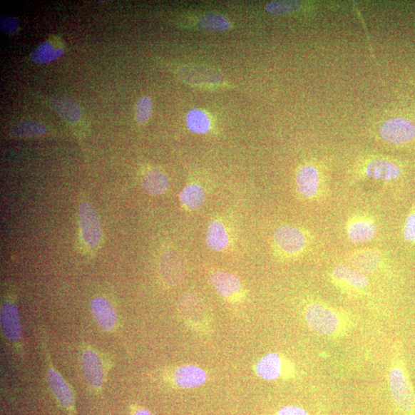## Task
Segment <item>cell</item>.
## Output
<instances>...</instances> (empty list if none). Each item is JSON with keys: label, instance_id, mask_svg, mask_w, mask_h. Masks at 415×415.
Here are the masks:
<instances>
[{"label": "cell", "instance_id": "obj_1", "mask_svg": "<svg viewBox=\"0 0 415 415\" xmlns=\"http://www.w3.org/2000/svg\"><path fill=\"white\" fill-rule=\"evenodd\" d=\"M304 319L312 332L331 339L345 337L355 325L354 317L350 312L322 301H312L306 304Z\"/></svg>", "mask_w": 415, "mask_h": 415}, {"label": "cell", "instance_id": "obj_2", "mask_svg": "<svg viewBox=\"0 0 415 415\" xmlns=\"http://www.w3.org/2000/svg\"><path fill=\"white\" fill-rule=\"evenodd\" d=\"M401 344L394 347L389 372V385L395 406L402 415H415V391Z\"/></svg>", "mask_w": 415, "mask_h": 415}, {"label": "cell", "instance_id": "obj_3", "mask_svg": "<svg viewBox=\"0 0 415 415\" xmlns=\"http://www.w3.org/2000/svg\"><path fill=\"white\" fill-rule=\"evenodd\" d=\"M312 240L309 231L292 225L279 227L273 235L275 250L285 259L297 258L307 252Z\"/></svg>", "mask_w": 415, "mask_h": 415}, {"label": "cell", "instance_id": "obj_4", "mask_svg": "<svg viewBox=\"0 0 415 415\" xmlns=\"http://www.w3.org/2000/svg\"><path fill=\"white\" fill-rule=\"evenodd\" d=\"M329 279L336 288L352 297H362L369 292L371 286L367 275L347 264L334 266Z\"/></svg>", "mask_w": 415, "mask_h": 415}, {"label": "cell", "instance_id": "obj_5", "mask_svg": "<svg viewBox=\"0 0 415 415\" xmlns=\"http://www.w3.org/2000/svg\"><path fill=\"white\" fill-rule=\"evenodd\" d=\"M295 185L299 195L309 201L321 200L328 189L319 170L312 164L300 168L296 174Z\"/></svg>", "mask_w": 415, "mask_h": 415}, {"label": "cell", "instance_id": "obj_6", "mask_svg": "<svg viewBox=\"0 0 415 415\" xmlns=\"http://www.w3.org/2000/svg\"><path fill=\"white\" fill-rule=\"evenodd\" d=\"M255 373L263 380L275 381L294 378L296 369L289 359L280 354L270 353L257 362Z\"/></svg>", "mask_w": 415, "mask_h": 415}, {"label": "cell", "instance_id": "obj_7", "mask_svg": "<svg viewBox=\"0 0 415 415\" xmlns=\"http://www.w3.org/2000/svg\"><path fill=\"white\" fill-rule=\"evenodd\" d=\"M345 232L352 243H368L376 236L378 224L374 217L369 213H355L346 222Z\"/></svg>", "mask_w": 415, "mask_h": 415}, {"label": "cell", "instance_id": "obj_8", "mask_svg": "<svg viewBox=\"0 0 415 415\" xmlns=\"http://www.w3.org/2000/svg\"><path fill=\"white\" fill-rule=\"evenodd\" d=\"M78 218L83 243L88 249H97L101 243L103 233L100 217L95 208L90 203H82Z\"/></svg>", "mask_w": 415, "mask_h": 415}, {"label": "cell", "instance_id": "obj_9", "mask_svg": "<svg viewBox=\"0 0 415 415\" xmlns=\"http://www.w3.org/2000/svg\"><path fill=\"white\" fill-rule=\"evenodd\" d=\"M381 136L392 145H406L415 138V126L406 118H395L384 123L380 128Z\"/></svg>", "mask_w": 415, "mask_h": 415}, {"label": "cell", "instance_id": "obj_10", "mask_svg": "<svg viewBox=\"0 0 415 415\" xmlns=\"http://www.w3.org/2000/svg\"><path fill=\"white\" fill-rule=\"evenodd\" d=\"M210 282L222 299L230 302H238L244 297V290L240 279L230 272H213Z\"/></svg>", "mask_w": 415, "mask_h": 415}, {"label": "cell", "instance_id": "obj_11", "mask_svg": "<svg viewBox=\"0 0 415 415\" xmlns=\"http://www.w3.org/2000/svg\"><path fill=\"white\" fill-rule=\"evenodd\" d=\"M362 172L364 177L385 183L396 181L402 175L401 165L387 159H375L367 162L362 168Z\"/></svg>", "mask_w": 415, "mask_h": 415}, {"label": "cell", "instance_id": "obj_12", "mask_svg": "<svg viewBox=\"0 0 415 415\" xmlns=\"http://www.w3.org/2000/svg\"><path fill=\"white\" fill-rule=\"evenodd\" d=\"M178 75L184 82L195 86H213L223 81L221 73L204 66H183L178 71Z\"/></svg>", "mask_w": 415, "mask_h": 415}, {"label": "cell", "instance_id": "obj_13", "mask_svg": "<svg viewBox=\"0 0 415 415\" xmlns=\"http://www.w3.org/2000/svg\"><path fill=\"white\" fill-rule=\"evenodd\" d=\"M180 311L188 324L193 327L202 329L209 324L205 305L195 295L188 294L180 301Z\"/></svg>", "mask_w": 415, "mask_h": 415}, {"label": "cell", "instance_id": "obj_14", "mask_svg": "<svg viewBox=\"0 0 415 415\" xmlns=\"http://www.w3.org/2000/svg\"><path fill=\"white\" fill-rule=\"evenodd\" d=\"M349 261L351 265L364 274H374L382 268L384 255L376 249H362L352 252Z\"/></svg>", "mask_w": 415, "mask_h": 415}, {"label": "cell", "instance_id": "obj_15", "mask_svg": "<svg viewBox=\"0 0 415 415\" xmlns=\"http://www.w3.org/2000/svg\"><path fill=\"white\" fill-rule=\"evenodd\" d=\"M82 365L87 382L96 389H101L105 379V368L98 354L92 349L84 351L82 357Z\"/></svg>", "mask_w": 415, "mask_h": 415}, {"label": "cell", "instance_id": "obj_16", "mask_svg": "<svg viewBox=\"0 0 415 415\" xmlns=\"http://www.w3.org/2000/svg\"><path fill=\"white\" fill-rule=\"evenodd\" d=\"M160 272L167 285H175L179 283L184 273L183 263L179 254L173 250L165 252L161 259Z\"/></svg>", "mask_w": 415, "mask_h": 415}, {"label": "cell", "instance_id": "obj_17", "mask_svg": "<svg viewBox=\"0 0 415 415\" xmlns=\"http://www.w3.org/2000/svg\"><path fill=\"white\" fill-rule=\"evenodd\" d=\"M173 379L178 387L191 389L205 384L207 374L202 368L195 365H183L175 370Z\"/></svg>", "mask_w": 415, "mask_h": 415}, {"label": "cell", "instance_id": "obj_18", "mask_svg": "<svg viewBox=\"0 0 415 415\" xmlns=\"http://www.w3.org/2000/svg\"><path fill=\"white\" fill-rule=\"evenodd\" d=\"M49 106L63 121L71 124H76L81 120L82 108L73 98L56 96L48 101Z\"/></svg>", "mask_w": 415, "mask_h": 415}, {"label": "cell", "instance_id": "obj_19", "mask_svg": "<svg viewBox=\"0 0 415 415\" xmlns=\"http://www.w3.org/2000/svg\"><path fill=\"white\" fill-rule=\"evenodd\" d=\"M93 317L100 328L106 332L114 329L117 322L116 312L110 301L98 297L91 304Z\"/></svg>", "mask_w": 415, "mask_h": 415}, {"label": "cell", "instance_id": "obj_20", "mask_svg": "<svg viewBox=\"0 0 415 415\" xmlns=\"http://www.w3.org/2000/svg\"><path fill=\"white\" fill-rule=\"evenodd\" d=\"M1 324L6 337L11 342L21 338V323L16 305L11 302H6L1 308Z\"/></svg>", "mask_w": 415, "mask_h": 415}, {"label": "cell", "instance_id": "obj_21", "mask_svg": "<svg viewBox=\"0 0 415 415\" xmlns=\"http://www.w3.org/2000/svg\"><path fill=\"white\" fill-rule=\"evenodd\" d=\"M47 379L49 388L56 399L63 406L71 409L74 405L73 392L61 374L57 372L52 365H48Z\"/></svg>", "mask_w": 415, "mask_h": 415}, {"label": "cell", "instance_id": "obj_22", "mask_svg": "<svg viewBox=\"0 0 415 415\" xmlns=\"http://www.w3.org/2000/svg\"><path fill=\"white\" fill-rule=\"evenodd\" d=\"M229 243L230 236L224 224L218 220L212 221L207 229V246L213 251L221 252L226 249Z\"/></svg>", "mask_w": 415, "mask_h": 415}, {"label": "cell", "instance_id": "obj_23", "mask_svg": "<svg viewBox=\"0 0 415 415\" xmlns=\"http://www.w3.org/2000/svg\"><path fill=\"white\" fill-rule=\"evenodd\" d=\"M142 185L147 194L156 196L161 195L166 192L168 187H169V181L161 170L151 169L145 173Z\"/></svg>", "mask_w": 415, "mask_h": 415}, {"label": "cell", "instance_id": "obj_24", "mask_svg": "<svg viewBox=\"0 0 415 415\" xmlns=\"http://www.w3.org/2000/svg\"><path fill=\"white\" fill-rule=\"evenodd\" d=\"M205 201V193L199 184L188 185L180 194L181 204L188 210L199 209Z\"/></svg>", "mask_w": 415, "mask_h": 415}, {"label": "cell", "instance_id": "obj_25", "mask_svg": "<svg viewBox=\"0 0 415 415\" xmlns=\"http://www.w3.org/2000/svg\"><path fill=\"white\" fill-rule=\"evenodd\" d=\"M63 53V48L55 47L51 42L45 41L34 49L31 54V58L33 62L36 64H46L56 61Z\"/></svg>", "mask_w": 415, "mask_h": 415}, {"label": "cell", "instance_id": "obj_26", "mask_svg": "<svg viewBox=\"0 0 415 415\" xmlns=\"http://www.w3.org/2000/svg\"><path fill=\"white\" fill-rule=\"evenodd\" d=\"M199 26L208 32H225L231 29L232 24L230 19L223 15L209 14L200 18Z\"/></svg>", "mask_w": 415, "mask_h": 415}, {"label": "cell", "instance_id": "obj_27", "mask_svg": "<svg viewBox=\"0 0 415 415\" xmlns=\"http://www.w3.org/2000/svg\"><path fill=\"white\" fill-rule=\"evenodd\" d=\"M46 133V128L41 123L34 121L19 122L11 130V134L16 138L39 136Z\"/></svg>", "mask_w": 415, "mask_h": 415}, {"label": "cell", "instance_id": "obj_28", "mask_svg": "<svg viewBox=\"0 0 415 415\" xmlns=\"http://www.w3.org/2000/svg\"><path fill=\"white\" fill-rule=\"evenodd\" d=\"M186 123L190 130L198 134H205L210 130L211 123L209 117L200 110H193L188 113Z\"/></svg>", "mask_w": 415, "mask_h": 415}, {"label": "cell", "instance_id": "obj_29", "mask_svg": "<svg viewBox=\"0 0 415 415\" xmlns=\"http://www.w3.org/2000/svg\"><path fill=\"white\" fill-rule=\"evenodd\" d=\"M302 4L298 1H274L266 4V11L270 14L280 16L299 11Z\"/></svg>", "mask_w": 415, "mask_h": 415}, {"label": "cell", "instance_id": "obj_30", "mask_svg": "<svg viewBox=\"0 0 415 415\" xmlns=\"http://www.w3.org/2000/svg\"><path fill=\"white\" fill-rule=\"evenodd\" d=\"M153 101L149 96H143L138 100L135 108V117L138 123L145 124L149 121L153 113Z\"/></svg>", "mask_w": 415, "mask_h": 415}, {"label": "cell", "instance_id": "obj_31", "mask_svg": "<svg viewBox=\"0 0 415 415\" xmlns=\"http://www.w3.org/2000/svg\"><path fill=\"white\" fill-rule=\"evenodd\" d=\"M402 237L404 242L415 245V203L411 208L403 225Z\"/></svg>", "mask_w": 415, "mask_h": 415}, {"label": "cell", "instance_id": "obj_32", "mask_svg": "<svg viewBox=\"0 0 415 415\" xmlns=\"http://www.w3.org/2000/svg\"><path fill=\"white\" fill-rule=\"evenodd\" d=\"M0 28L6 34H15L19 29L17 19L11 16H2L0 17Z\"/></svg>", "mask_w": 415, "mask_h": 415}, {"label": "cell", "instance_id": "obj_33", "mask_svg": "<svg viewBox=\"0 0 415 415\" xmlns=\"http://www.w3.org/2000/svg\"><path fill=\"white\" fill-rule=\"evenodd\" d=\"M276 415H309L307 411L301 407L291 405L282 409Z\"/></svg>", "mask_w": 415, "mask_h": 415}, {"label": "cell", "instance_id": "obj_34", "mask_svg": "<svg viewBox=\"0 0 415 415\" xmlns=\"http://www.w3.org/2000/svg\"><path fill=\"white\" fill-rule=\"evenodd\" d=\"M134 415H153L152 413H150L149 411L145 410V409H140L138 410Z\"/></svg>", "mask_w": 415, "mask_h": 415}]
</instances>
